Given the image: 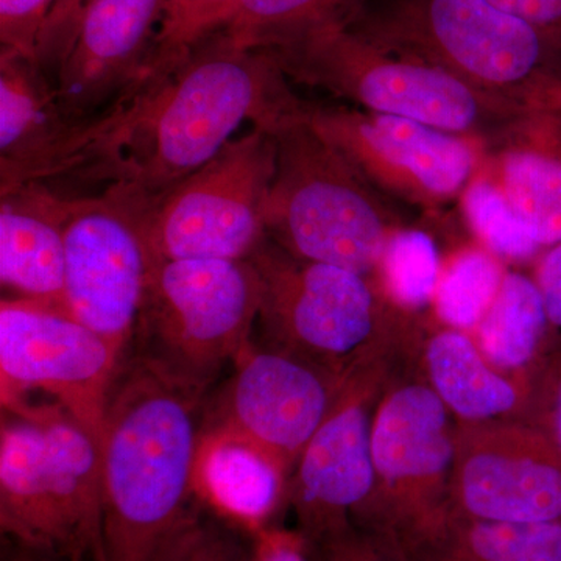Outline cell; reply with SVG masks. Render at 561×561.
Returning <instances> with one entry per match:
<instances>
[{
    "instance_id": "6da1fadb",
    "label": "cell",
    "mask_w": 561,
    "mask_h": 561,
    "mask_svg": "<svg viewBox=\"0 0 561 561\" xmlns=\"http://www.w3.org/2000/svg\"><path fill=\"white\" fill-rule=\"evenodd\" d=\"M265 50L220 33L202 41L162 79H144L117 102L84 183L105 184L142 208L198 171L242 124L276 130L306 102Z\"/></svg>"
},
{
    "instance_id": "7a4b0ae2",
    "label": "cell",
    "mask_w": 561,
    "mask_h": 561,
    "mask_svg": "<svg viewBox=\"0 0 561 561\" xmlns=\"http://www.w3.org/2000/svg\"><path fill=\"white\" fill-rule=\"evenodd\" d=\"M205 398L139 357L122 362L101 438L105 561H161L201 513Z\"/></svg>"
},
{
    "instance_id": "3957f363",
    "label": "cell",
    "mask_w": 561,
    "mask_h": 561,
    "mask_svg": "<svg viewBox=\"0 0 561 561\" xmlns=\"http://www.w3.org/2000/svg\"><path fill=\"white\" fill-rule=\"evenodd\" d=\"M346 25L497 101L561 113V55L489 0H370Z\"/></svg>"
},
{
    "instance_id": "277c9868",
    "label": "cell",
    "mask_w": 561,
    "mask_h": 561,
    "mask_svg": "<svg viewBox=\"0 0 561 561\" xmlns=\"http://www.w3.org/2000/svg\"><path fill=\"white\" fill-rule=\"evenodd\" d=\"M3 540L72 561H105L101 443L58 404L3 412Z\"/></svg>"
},
{
    "instance_id": "5b68a950",
    "label": "cell",
    "mask_w": 561,
    "mask_h": 561,
    "mask_svg": "<svg viewBox=\"0 0 561 561\" xmlns=\"http://www.w3.org/2000/svg\"><path fill=\"white\" fill-rule=\"evenodd\" d=\"M261 284V345L332 371L383 354H416L424 320L391 305L375 280L291 256L272 241L249 260Z\"/></svg>"
},
{
    "instance_id": "8992f818",
    "label": "cell",
    "mask_w": 561,
    "mask_h": 561,
    "mask_svg": "<svg viewBox=\"0 0 561 561\" xmlns=\"http://www.w3.org/2000/svg\"><path fill=\"white\" fill-rule=\"evenodd\" d=\"M265 51L295 83L331 92L356 108L478 140L486 150L535 114L472 90L445 70L383 50L346 24Z\"/></svg>"
},
{
    "instance_id": "52a82bcc",
    "label": "cell",
    "mask_w": 561,
    "mask_h": 561,
    "mask_svg": "<svg viewBox=\"0 0 561 561\" xmlns=\"http://www.w3.org/2000/svg\"><path fill=\"white\" fill-rule=\"evenodd\" d=\"M305 111L273 131L276 169L265 234L298 260L373 278L391 232L404 225L390 201L313 130Z\"/></svg>"
},
{
    "instance_id": "ba28073f",
    "label": "cell",
    "mask_w": 561,
    "mask_h": 561,
    "mask_svg": "<svg viewBox=\"0 0 561 561\" xmlns=\"http://www.w3.org/2000/svg\"><path fill=\"white\" fill-rule=\"evenodd\" d=\"M260 306L250 261H153L130 354L206 394L254 341Z\"/></svg>"
},
{
    "instance_id": "9c48e42d",
    "label": "cell",
    "mask_w": 561,
    "mask_h": 561,
    "mask_svg": "<svg viewBox=\"0 0 561 561\" xmlns=\"http://www.w3.org/2000/svg\"><path fill=\"white\" fill-rule=\"evenodd\" d=\"M276 169L273 131L251 127L142 208L153 261H249L265 234Z\"/></svg>"
},
{
    "instance_id": "30bf717a",
    "label": "cell",
    "mask_w": 561,
    "mask_h": 561,
    "mask_svg": "<svg viewBox=\"0 0 561 561\" xmlns=\"http://www.w3.org/2000/svg\"><path fill=\"white\" fill-rule=\"evenodd\" d=\"M411 365L394 376L376 408L375 491L356 522L400 542L448 508L456 453V419L423 376H412Z\"/></svg>"
},
{
    "instance_id": "8fae6325",
    "label": "cell",
    "mask_w": 561,
    "mask_h": 561,
    "mask_svg": "<svg viewBox=\"0 0 561 561\" xmlns=\"http://www.w3.org/2000/svg\"><path fill=\"white\" fill-rule=\"evenodd\" d=\"M415 362L386 354L356 362L287 482L297 534L309 549L356 524L375 491L371 430L387 387Z\"/></svg>"
},
{
    "instance_id": "7c38bea8",
    "label": "cell",
    "mask_w": 561,
    "mask_h": 561,
    "mask_svg": "<svg viewBox=\"0 0 561 561\" xmlns=\"http://www.w3.org/2000/svg\"><path fill=\"white\" fill-rule=\"evenodd\" d=\"M346 371H332L256 341L249 343L232 364L231 378L208 411L205 408L201 445L243 446L289 482L330 413Z\"/></svg>"
},
{
    "instance_id": "4fadbf2b",
    "label": "cell",
    "mask_w": 561,
    "mask_h": 561,
    "mask_svg": "<svg viewBox=\"0 0 561 561\" xmlns=\"http://www.w3.org/2000/svg\"><path fill=\"white\" fill-rule=\"evenodd\" d=\"M65 243V311L101 335L124 362L153 265L142 206L114 191L66 195Z\"/></svg>"
},
{
    "instance_id": "5bb4252c",
    "label": "cell",
    "mask_w": 561,
    "mask_h": 561,
    "mask_svg": "<svg viewBox=\"0 0 561 561\" xmlns=\"http://www.w3.org/2000/svg\"><path fill=\"white\" fill-rule=\"evenodd\" d=\"M306 121L387 201L434 213L459 201L486 147L404 117L309 103Z\"/></svg>"
},
{
    "instance_id": "9a60e30c",
    "label": "cell",
    "mask_w": 561,
    "mask_h": 561,
    "mask_svg": "<svg viewBox=\"0 0 561 561\" xmlns=\"http://www.w3.org/2000/svg\"><path fill=\"white\" fill-rule=\"evenodd\" d=\"M121 357L90 328L62 309L24 298L0 305L2 409L46 393L101 443Z\"/></svg>"
},
{
    "instance_id": "2e32d148",
    "label": "cell",
    "mask_w": 561,
    "mask_h": 561,
    "mask_svg": "<svg viewBox=\"0 0 561 561\" xmlns=\"http://www.w3.org/2000/svg\"><path fill=\"white\" fill-rule=\"evenodd\" d=\"M446 512L501 524L561 523V454L524 420L457 423Z\"/></svg>"
},
{
    "instance_id": "e0dca14e",
    "label": "cell",
    "mask_w": 561,
    "mask_h": 561,
    "mask_svg": "<svg viewBox=\"0 0 561 561\" xmlns=\"http://www.w3.org/2000/svg\"><path fill=\"white\" fill-rule=\"evenodd\" d=\"M168 0H88L49 80L62 113L88 122L149 73Z\"/></svg>"
},
{
    "instance_id": "ac0fdd59",
    "label": "cell",
    "mask_w": 561,
    "mask_h": 561,
    "mask_svg": "<svg viewBox=\"0 0 561 561\" xmlns=\"http://www.w3.org/2000/svg\"><path fill=\"white\" fill-rule=\"evenodd\" d=\"M102 114L70 121L38 62L0 50V194L66 180L101 135Z\"/></svg>"
},
{
    "instance_id": "d6986e66",
    "label": "cell",
    "mask_w": 561,
    "mask_h": 561,
    "mask_svg": "<svg viewBox=\"0 0 561 561\" xmlns=\"http://www.w3.org/2000/svg\"><path fill=\"white\" fill-rule=\"evenodd\" d=\"M0 195L2 286L65 311L66 195L44 183Z\"/></svg>"
},
{
    "instance_id": "ffe728a7",
    "label": "cell",
    "mask_w": 561,
    "mask_h": 561,
    "mask_svg": "<svg viewBox=\"0 0 561 561\" xmlns=\"http://www.w3.org/2000/svg\"><path fill=\"white\" fill-rule=\"evenodd\" d=\"M486 169L542 250L561 241V113H535L486 151Z\"/></svg>"
},
{
    "instance_id": "44dd1931",
    "label": "cell",
    "mask_w": 561,
    "mask_h": 561,
    "mask_svg": "<svg viewBox=\"0 0 561 561\" xmlns=\"http://www.w3.org/2000/svg\"><path fill=\"white\" fill-rule=\"evenodd\" d=\"M419 356L421 376L457 423L522 420L526 413L534 381L496 370L468 332L424 323Z\"/></svg>"
},
{
    "instance_id": "7402d4cb",
    "label": "cell",
    "mask_w": 561,
    "mask_h": 561,
    "mask_svg": "<svg viewBox=\"0 0 561 561\" xmlns=\"http://www.w3.org/2000/svg\"><path fill=\"white\" fill-rule=\"evenodd\" d=\"M401 546L408 561H561V523L501 524L445 512Z\"/></svg>"
},
{
    "instance_id": "603a6c76",
    "label": "cell",
    "mask_w": 561,
    "mask_h": 561,
    "mask_svg": "<svg viewBox=\"0 0 561 561\" xmlns=\"http://www.w3.org/2000/svg\"><path fill=\"white\" fill-rule=\"evenodd\" d=\"M471 335L496 370L534 381L551 351V324L534 276L505 272L493 305Z\"/></svg>"
},
{
    "instance_id": "cb8c5ba5",
    "label": "cell",
    "mask_w": 561,
    "mask_h": 561,
    "mask_svg": "<svg viewBox=\"0 0 561 561\" xmlns=\"http://www.w3.org/2000/svg\"><path fill=\"white\" fill-rule=\"evenodd\" d=\"M198 494L254 531L286 500L287 483L279 472L243 446L202 443L198 453Z\"/></svg>"
},
{
    "instance_id": "d4e9b609",
    "label": "cell",
    "mask_w": 561,
    "mask_h": 561,
    "mask_svg": "<svg viewBox=\"0 0 561 561\" xmlns=\"http://www.w3.org/2000/svg\"><path fill=\"white\" fill-rule=\"evenodd\" d=\"M370 0H238L219 32L234 46L275 50L348 24Z\"/></svg>"
},
{
    "instance_id": "484cf974",
    "label": "cell",
    "mask_w": 561,
    "mask_h": 561,
    "mask_svg": "<svg viewBox=\"0 0 561 561\" xmlns=\"http://www.w3.org/2000/svg\"><path fill=\"white\" fill-rule=\"evenodd\" d=\"M442 271L440 250L430 232L401 227L391 232L371 279L391 305L421 316L434 305Z\"/></svg>"
},
{
    "instance_id": "4316f807",
    "label": "cell",
    "mask_w": 561,
    "mask_h": 561,
    "mask_svg": "<svg viewBox=\"0 0 561 561\" xmlns=\"http://www.w3.org/2000/svg\"><path fill=\"white\" fill-rule=\"evenodd\" d=\"M504 276L500 257L479 243L457 250L443 262L435 291L432 306L438 323L472 334L493 305Z\"/></svg>"
},
{
    "instance_id": "83f0119b",
    "label": "cell",
    "mask_w": 561,
    "mask_h": 561,
    "mask_svg": "<svg viewBox=\"0 0 561 561\" xmlns=\"http://www.w3.org/2000/svg\"><path fill=\"white\" fill-rule=\"evenodd\" d=\"M459 201L465 220L479 245L494 256L513 262H535L541 256L545 250L524 227L486 164L465 187Z\"/></svg>"
},
{
    "instance_id": "f1b7e54d",
    "label": "cell",
    "mask_w": 561,
    "mask_h": 561,
    "mask_svg": "<svg viewBox=\"0 0 561 561\" xmlns=\"http://www.w3.org/2000/svg\"><path fill=\"white\" fill-rule=\"evenodd\" d=\"M236 2L238 0H168L147 77L169 76L195 46L224 27Z\"/></svg>"
},
{
    "instance_id": "f546056e",
    "label": "cell",
    "mask_w": 561,
    "mask_h": 561,
    "mask_svg": "<svg viewBox=\"0 0 561 561\" xmlns=\"http://www.w3.org/2000/svg\"><path fill=\"white\" fill-rule=\"evenodd\" d=\"M57 0H0L2 50L38 62V46Z\"/></svg>"
},
{
    "instance_id": "4dcf8cb0",
    "label": "cell",
    "mask_w": 561,
    "mask_h": 561,
    "mask_svg": "<svg viewBox=\"0 0 561 561\" xmlns=\"http://www.w3.org/2000/svg\"><path fill=\"white\" fill-rule=\"evenodd\" d=\"M538 427L561 454V342L535 373L523 419Z\"/></svg>"
},
{
    "instance_id": "1f68e13d",
    "label": "cell",
    "mask_w": 561,
    "mask_h": 561,
    "mask_svg": "<svg viewBox=\"0 0 561 561\" xmlns=\"http://www.w3.org/2000/svg\"><path fill=\"white\" fill-rule=\"evenodd\" d=\"M312 551L319 553V561H408L400 541L356 524Z\"/></svg>"
},
{
    "instance_id": "d6a6232c",
    "label": "cell",
    "mask_w": 561,
    "mask_h": 561,
    "mask_svg": "<svg viewBox=\"0 0 561 561\" xmlns=\"http://www.w3.org/2000/svg\"><path fill=\"white\" fill-rule=\"evenodd\" d=\"M161 561H239L238 549L219 524L198 513L183 530Z\"/></svg>"
},
{
    "instance_id": "836d02e7",
    "label": "cell",
    "mask_w": 561,
    "mask_h": 561,
    "mask_svg": "<svg viewBox=\"0 0 561 561\" xmlns=\"http://www.w3.org/2000/svg\"><path fill=\"white\" fill-rule=\"evenodd\" d=\"M535 283L541 291L551 324V350L561 342V241L535 261Z\"/></svg>"
},
{
    "instance_id": "e575fe53",
    "label": "cell",
    "mask_w": 561,
    "mask_h": 561,
    "mask_svg": "<svg viewBox=\"0 0 561 561\" xmlns=\"http://www.w3.org/2000/svg\"><path fill=\"white\" fill-rule=\"evenodd\" d=\"M541 33L561 55V0H489Z\"/></svg>"
},
{
    "instance_id": "d590c367",
    "label": "cell",
    "mask_w": 561,
    "mask_h": 561,
    "mask_svg": "<svg viewBox=\"0 0 561 561\" xmlns=\"http://www.w3.org/2000/svg\"><path fill=\"white\" fill-rule=\"evenodd\" d=\"M87 2L88 0H57V5L51 11L39 39L38 62L44 68H51L60 58L70 32Z\"/></svg>"
},
{
    "instance_id": "8d00e7d4",
    "label": "cell",
    "mask_w": 561,
    "mask_h": 561,
    "mask_svg": "<svg viewBox=\"0 0 561 561\" xmlns=\"http://www.w3.org/2000/svg\"><path fill=\"white\" fill-rule=\"evenodd\" d=\"M253 553L249 561H312L308 546L297 531L262 529L254 531Z\"/></svg>"
},
{
    "instance_id": "74e56055",
    "label": "cell",
    "mask_w": 561,
    "mask_h": 561,
    "mask_svg": "<svg viewBox=\"0 0 561 561\" xmlns=\"http://www.w3.org/2000/svg\"><path fill=\"white\" fill-rule=\"evenodd\" d=\"M2 561H72L54 556V553L36 551V549L25 548L10 540H3Z\"/></svg>"
}]
</instances>
